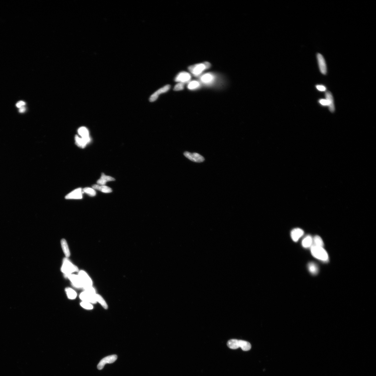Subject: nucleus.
Listing matches in <instances>:
<instances>
[{"instance_id": "f257e3e1", "label": "nucleus", "mask_w": 376, "mask_h": 376, "mask_svg": "<svg viewBox=\"0 0 376 376\" xmlns=\"http://www.w3.org/2000/svg\"><path fill=\"white\" fill-rule=\"evenodd\" d=\"M211 67V64L209 62H205L190 66L188 67V69L193 75L197 77L200 76L204 71L209 69Z\"/></svg>"}, {"instance_id": "f03ea898", "label": "nucleus", "mask_w": 376, "mask_h": 376, "mask_svg": "<svg viewBox=\"0 0 376 376\" xmlns=\"http://www.w3.org/2000/svg\"><path fill=\"white\" fill-rule=\"evenodd\" d=\"M218 78V75L214 73H207L200 76L199 81L204 86H211L215 85Z\"/></svg>"}, {"instance_id": "7ed1b4c3", "label": "nucleus", "mask_w": 376, "mask_h": 376, "mask_svg": "<svg viewBox=\"0 0 376 376\" xmlns=\"http://www.w3.org/2000/svg\"><path fill=\"white\" fill-rule=\"evenodd\" d=\"M311 252L313 257L318 260L325 262L328 261V254L323 247L312 246Z\"/></svg>"}, {"instance_id": "20e7f679", "label": "nucleus", "mask_w": 376, "mask_h": 376, "mask_svg": "<svg viewBox=\"0 0 376 376\" xmlns=\"http://www.w3.org/2000/svg\"><path fill=\"white\" fill-rule=\"evenodd\" d=\"M61 271L65 275L70 274L72 272L78 271V268L73 265L67 258L64 259Z\"/></svg>"}, {"instance_id": "39448f33", "label": "nucleus", "mask_w": 376, "mask_h": 376, "mask_svg": "<svg viewBox=\"0 0 376 376\" xmlns=\"http://www.w3.org/2000/svg\"><path fill=\"white\" fill-rule=\"evenodd\" d=\"M192 78L191 75L186 72H181L178 73L174 79L175 81L178 83H189Z\"/></svg>"}, {"instance_id": "423d86ee", "label": "nucleus", "mask_w": 376, "mask_h": 376, "mask_svg": "<svg viewBox=\"0 0 376 376\" xmlns=\"http://www.w3.org/2000/svg\"><path fill=\"white\" fill-rule=\"evenodd\" d=\"M184 155L190 160L197 163H202L205 161V158L202 155L196 153H191L189 152H185Z\"/></svg>"}, {"instance_id": "0eeeda50", "label": "nucleus", "mask_w": 376, "mask_h": 376, "mask_svg": "<svg viewBox=\"0 0 376 376\" xmlns=\"http://www.w3.org/2000/svg\"><path fill=\"white\" fill-rule=\"evenodd\" d=\"M117 358V356L115 355L106 357L100 361L97 366V368L99 370H102L106 364L113 363L116 360Z\"/></svg>"}, {"instance_id": "6e6552de", "label": "nucleus", "mask_w": 376, "mask_h": 376, "mask_svg": "<svg viewBox=\"0 0 376 376\" xmlns=\"http://www.w3.org/2000/svg\"><path fill=\"white\" fill-rule=\"evenodd\" d=\"M83 193L81 188H78L72 192L68 194L65 196V199H80L82 198V194Z\"/></svg>"}, {"instance_id": "1a4fd4ad", "label": "nucleus", "mask_w": 376, "mask_h": 376, "mask_svg": "<svg viewBox=\"0 0 376 376\" xmlns=\"http://www.w3.org/2000/svg\"><path fill=\"white\" fill-rule=\"evenodd\" d=\"M317 58L321 73L324 75L326 74L327 69L325 59L322 55L320 53L317 54Z\"/></svg>"}, {"instance_id": "9d476101", "label": "nucleus", "mask_w": 376, "mask_h": 376, "mask_svg": "<svg viewBox=\"0 0 376 376\" xmlns=\"http://www.w3.org/2000/svg\"><path fill=\"white\" fill-rule=\"evenodd\" d=\"M65 276L69 279L75 286L79 288L83 287V283L79 276L70 274L65 275Z\"/></svg>"}, {"instance_id": "9b49d317", "label": "nucleus", "mask_w": 376, "mask_h": 376, "mask_svg": "<svg viewBox=\"0 0 376 376\" xmlns=\"http://www.w3.org/2000/svg\"><path fill=\"white\" fill-rule=\"evenodd\" d=\"M79 276L83 283V286H92V280L85 272L83 271H80L79 272Z\"/></svg>"}, {"instance_id": "f8f14e48", "label": "nucleus", "mask_w": 376, "mask_h": 376, "mask_svg": "<svg viewBox=\"0 0 376 376\" xmlns=\"http://www.w3.org/2000/svg\"><path fill=\"white\" fill-rule=\"evenodd\" d=\"M304 234L303 230L300 228L294 229L291 231L290 236L293 241L296 242Z\"/></svg>"}, {"instance_id": "ddd939ff", "label": "nucleus", "mask_w": 376, "mask_h": 376, "mask_svg": "<svg viewBox=\"0 0 376 376\" xmlns=\"http://www.w3.org/2000/svg\"><path fill=\"white\" fill-rule=\"evenodd\" d=\"M170 88V86L169 85H167L165 86L162 88L159 89L157 91L155 92L153 95H152L150 98V100L151 102H153L157 100L158 98V96L161 94L163 93L166 92L168 91Z\"/></svg>"}, {"instance_id": "4468645a", "label": "nucleus", "mask_w": 376, "mask_h": 376, "mask_svg": "<svg viewBox=\"0 0 376 376\" xmlns=\"http://www.w3.org/2000/svg\"><path fill=\"white\" fill-rule=\"evenodd\" d=\"M76 144L79 147L84 148L86 145L91 141L90 137L87 138H80L78 135H76L75 137Z\"/></svg>"}, {"instance_id": "2eb2a0df", "label": "nucleus", "mask_w": 376, "mask_h": 376, "mask_svg": "<svg viewBox=\"0 0 376 376\" xmlns=\"http://www.w3.org/2000/svg\"><path fill=\"white\" fill-rule=\"evenodd\" d=\"M94 294H90L86 291L80 294V297L81 299L85 302L95 303H96L97 301L94 296Z\"/></svg>"}, {"instance_id": "dca6fc26", "label": "nucleus", "mask_w": 376, "mask_h": 376, "mask_svg": "<svg viewBox=\"0 0 376 376\" xmlns=\"http://www.w3.org/2000/svg\"><path fill=\"white\" fill-rule=\"evenodd\" d=\"M325 96L330 111L331 112H334L335 107L334 104L333 97L331 93L330 92H327L325 94Z\"/></svg>"}, {"instance_id": "f3484780", "label": "nucleus", "mask_w": 376, "mask_h": 376, "mask_svg": "<svg viewBox=\"0 0 376 376\" xmlns=\"http://www.w3.org/2000/svg\"><path fill=\"white\" fill-rule=\"evenodd\" d=\"M115 179L112 177L106 176L102 173L101 177L97 181V183L100 185H105L107 182L108 181H114Z\"/></svg>"}, {"instance_id": "a211bd4d", "label": "nucleus", "mask_w": 376, "mask_h": 376, "mask_svg": "<svg viewBox=\"0 0 376 376\" xmlns=\"http://www.w3.org/2000/svg\"><path fill=\"white\" fill-rule=\"evenodd\" d=\"M202 84L198 80H193L190 81L188 83L187 87L188 89L190 90H194L198 89L200 88Z\"/></svg>"}, {"instance_id": "6ab92c4d", "label": "nucleus", "mask_w": 376, "mask_h": 376, "mask_svg": "<svg viewBox=\"0 0 376 376\" xmlns=\"http://www.w3.org/2000/svg\"><path fill=\"white\" fill-rule=\"evenodd\" d=\"M93 189L101 191L105 193H109L112 192L111 188L105 185H99L95 184L92 186Z\"/></svg>"}, {"instance_id": "aec40b11", "label": "nucleus", "mask_w": 376, "mask_h": 376, "mask_svg": "<svg viewBox=\"0 0 376 376\" xmlns=\"http://www.w3.org/2000/svg\"><path fill=\"white\" fill-rule=\"evenodd\" d=\"M313 244V239L310 235H307L304 238L302 242L303 247L305 248H308L312 247Z\"/></svg>"}, {"instance_id": "412c9836", "label": "nucleus", "mask_w": 376, "mask_h": 376, "mask_svg": "<svg viewBox=\"0 0 376 376\" xmlns=\"http://www.w3.org/2000/svg\"><path fill=\"white\" fill-rule=\"evenodd\" d=\"M229 347L232 349H236L240 348L239 340L231 339L229 340L227 343Z\"/></svg>"}, {"instance_id": "4be33fe9", "label": "nucleus", "mask_w": 376, "mask_h": 376, "mask_svg": "<svg viewBox=\"0 0 376 376\" xmlns=\"http://www.w3.org/2000/svg\"><path fill=\"white\" fill-rule=\"evenodd\" d=\"M239 346L244 351H248L251 348V345L249 342L239 340Z\"/></svg>"}, {"instance_id": "5701e85b", "label": "nucleus", "mask_w": 376, "mask_h": 376, "mask_svg": "<svg viewBox=\"0 0 376 376\" xmlns=\"http://www.w3.org/2000/svg\"><path fill=\"white\" fill-rule=\"evenodd\" d=\"M61 245L65 255L67 257H69L70 252L69 246H68L67 243L65 240L63 239L61 241Z\"/></svg>"}, {"instance_id": "b1692460", "label": "nucleus", "mask_w": 376, "mask_h": 376, "mask_svg": "<svg viewBox=\"0 0 376 376\" xmlns=\"http://www.w3.org/2000/svg\"><path fill=\"white\" fill-rule=\"evenodd\" d=\"M308 268L311 273L313 274H317L319 271L317 265L314 262L310 263L308 265Z\"/></svg>"}, {"instance_id": "393cba45", "label": "nucleus", "mask_w": 376, "mask_h": 376, "mask_svg": "<svg viewBox=\"0 0 376 376\" xmlns=\"http://www.w3.org/2000/svg\"><path fill=\"white\" fill-rule=\"evenodd\" d=\"M79 135L82 138H87L90 137L89 132L88 130L86 127H82L80 128L78 130Z\"/></svg>"}, {"instance_id": "a878e982", "label": "nucleus", "mask_w": 376, "mask_h": 376, "mask_svg": "<svg viewBox=\"0 0 376 376\" xmlns=\"http://www.w3.org/2000/svg\"><path fill=\"white\" fill-rule=\"evenodd\" d=\"M313 245L312 246H319V247H323L324 246V243L322 239L318 235H316L314 236L313 239Z\"/></svg>"}, {"instance_id": "bb28decb", "label": "nucleus", "mask_w": 376, "mask_h": 376, "mask_svg": "<svg viewBox=\"0 0 376 376\" xmlns=\"http://www.w3.org/2000/svg\"><path fill=\"white\" fill-rule=\"evenodd\" d=\"M94 296L95 297V299L97 301H98L101 304L102 306L104 307L105 309H107L108 308V305H107V304L105 300H103L102 297L101 296H99V295H97L95 294L94 295Z\"/></svg>"}, {"instance_id": "cd10ccee", "label": "nucleus", "mask_w": 376, "mask_h": 376, "mask_svg": "<svg viewBox=\"0 0 376 376\" xmlns=\"http://www.w3.org/2000/svg\"><path fill=\"white\" fill-rule=\"evenodd\" d=\"M83 192L91 197L95 196L96 194V191L93 188L86 187L83 190Z\"/></svg>"}, {"instance_id": "c85d7f7f", "label": "nucleus", "mask_w": 376, "mask_h": 376, "mask_svg": "<svg viewBox=\"0 0 376 376\" xmlns=\"http://www.w3.org/2000/svg\"><path fill=\"white\" fill-rule=\"evenodd\" d=\"M67 295L69 299H75L77 296L76 293L75 291L74 290L70 288H67L66 289Z\"/></svg>"}, {"instance_id": "c756f323", "label": "nucleus", "mask_w": 376, "mask_h": 376, "mask_svg": "<svg viewBox=\"0 0 376 376\" xmlns=\"http://www.w3.org/2000/svg\"><path fill=\"white\" fill-rule=\"evenodd\" d=\"M81 306L84 308L87 309H91L93 308V306L91 304L88 302L83 301V302L81 303Z\"/></svg>"}, {"instance_id": "7c9ffc66", "label": "nucleus", "mask_w": 376, "mask_h": 376, "mask_svg": "<svg viewBox=\"0 0 376 376\" xmlns=\"http://www.w3.org/2000/svg\"><path fill=\"white\" fill-rule=\"evenodd\" d=\"M184 88V84L181 83H178L176 84L174 87V90L175 91H180L182 90Z\"/></svg>"}, {"instance_id": "2f4dec72", "label": "nucleus", "mask_w": 376, "mask_h": 376, "mask_svg": "<svg viewBox=\"0 0 376 376\" xmlns=\"http://www.w3.org/2000/svg\"><path fill=\"white\" fill-rule=\"evenodd\" d=\"M25 103L22 101H19L16 104V106L18 108H20L22 106H25Z\"/></svg>"}, {"instance_id": "473e14b6", "label": "nucleus", "mask_w": 376, "mask_h": 376, "mask_svg": "<svg viewBox=\"0 0 376 376\" xmlns=\"http://www.w3.org/2000/svg\"><path fill=\"white\" fill-rule=\"evenodd\" d=\"M318 90L321 91H325L326 90V87L322 85H317L316 86Z\"/></svg>"}, {"instance_id": "72a5a7b5", "label": "nucleus", "mask_w": 376, "mask_h": 376, "mask_svg": "<svg viewBox=\"0 0 376 376\" xmlns=\"http://www.w3.org/2000/svg\"><path fill=\"white\" fill-rule=\"evenodd\" d=\"M319 102L321 104H322L323 106H328V103H327V102L326 99H320L319 100Z\"/></svg>"}, {"instance_id": "f704fd0d", "label": "nucleus", "mask_w": 376, "mask_h": 376, "mask_svg": "<svg viewBox=\"0 0 376 376\" xmlns=\"http://www.w3.org/2000/svg\"><path fill=\"white\" fill-rule=\"evenodd\" d=\"M26 111V108L25 106L21 107L19 109V112L20 113H23L25 112Z\"/></svg>"}]
</instances>
